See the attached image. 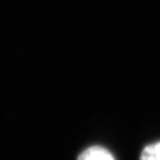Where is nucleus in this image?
I'll return each mask as SVG.
<instances>
[{"instance_id": "obj_1", "label": "nucleus", "mask_w": 160, "mask_h": 160, "mask_svg": "<svg viewBox=\"0 0 160 160\" xmlns=\"http://www.w3.org/2000/svg\"><path fill=\"white\" fill-rule=\"evenodd\" d=\"M77 160H116V158L107 149L100 146H92L80 153Z\"/></svg>"}, {"instance_id": "obj_2", "label": "nucleus", "mask_w": 160, "mask_h": 160, "mask_svg": "<svg viewBox=\"0 0 160 160\" xmlns=\"http://www.w3.org/2000/svg\"><path fill=\"white\" fill-rule=\"evenodd\" d=\"M139 160H160V142L147 146L142 150Z\"/></svg>"}]
</instances>
